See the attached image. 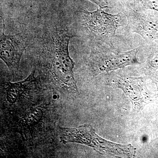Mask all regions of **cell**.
<instances>
[{"instance_id": "obj_1", "label": "cell", "mask_w": 158, "mask_h": 158, "mask_svg": "<svg viewBox=\"0 0 158 158\" xmlns=\"http://www.w3.org/2000/svg\"><path fill=\"white\" fill-rule=\"evenodd\" d=\"M72 36L65 31L56 33L53 39L52 67L54 76L64 85L77 90L73 69L75 63L69 53V44Z\"/></svg>"}, {"instance_id": "obj_2", "label": "cell", "mask_w": 158, "mask_h": 158, "mask_svg": "<svg viewBox=\"0 0 158 158\" xmlns=\"http://www.w3.org/2000/svg\"><path fill=\"white\" fill-rule=\"evenodd\" d=\"M103 9L99 8L93 11L87 9L80 11L84 15L83 25L96 35L113 36L120 26L121 17L118 14L105 12Z\"/></svg>"}, {"instance_id": "obj_3", "label": "cell", "mask_w": 158, "mask_h": 158, "mask_svg": "<svg viewBox=\"0 0 158 158\" xmlns=\"http://www.w3.org/2000/svg\"><path fill=\"white\" fill-rule=\"evenodd\" d=\"M3 21V32L1 35L0 57L11 70H17L26 48L25 42L19 34L7 35L5 34V21Z\"/></svg>"}, {"instance_id": "obj_4", "label": "cell", "mask_w": 158, "mask_h": 158, "mask_svg": "<svg viewBox=\"0 0 158 158\" xmlns=\"http://www.w3.org/2000/svg\"><path fill=\"white\" fill-rule=\"evenodd\" d=\"M132 31L143 37L154 38L158 36V23L136 12L130 15Z\"/></svg>"}, {"instance_id": "obj_5", "label": "cell", "mask_w": 158, "mask_h": 158, "mask_svg": "<svg viewBox=\"0 0 158 158\" xmlns=\"http://www.w3.org/2000/svg\"><path fill=\"white\" fill-rule=\"evenodd\" d=\"M138 51L139 49L135 48L110 57L102 66V70L109 72L138 63L137 58Z\"/></svg>"}, {"instance_id": "obj_6", "label": "cell", "mask_w": 158, "mask_h": 158, "mask_svg": "<svg viewBox=\"0 0 158 158\" xmlns=\"http://www.w3.org/2000/svg\"><path fill=\"white\" fill-rule=\"evenodd\" d=\"M134 1L143 7L158 11V0H134Z\"/></svg>"}, {"instance_id": "obj_7", "label": "cell", "mask_w": 158, "mask_h": 158, "mask_svg": "<svg viewBox=\"0 0 158 158\" xmlns=\"http://www.w3.org/2000/svg\"><path fill=\"white\" fill-rule=\"evenodd\" d=\"M92 3H94L97 5L99 8L102 9L108 8V6H106L107 4L106 1V0H88Z\"/></svg>"}]
</instances>
